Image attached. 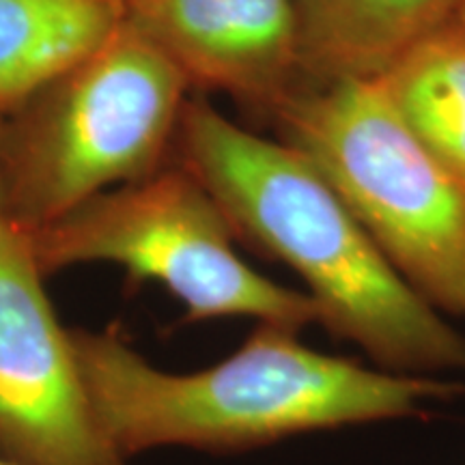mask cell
I'll return each mask as SVG.
<instances>
[{"mask_svg":"<svg viewBox=\"0 0 465 465\" xmlns=\"http://www.w3.org/2000/svg\"><path fill=\"white\" fill-rule=\"evenodd\" d=\"M274 113L284 143L334 185L394 270L465 319V190L407 130L377 80L293 91Z\"/></svg>","mask_w":465,"mask_h":465,"instance_id":"3957f363","label":"cell"},{"mask_svg":"<svg viewBox=\"0 0 465 465\" xmlns=\"http://www.w3.org/2000/svg\"><path fill=\"white\" fill-rule=\"evenodd\" d=\"M182 136L183 168L237 237L306 282L325 330L392 373L465 369V336L394 270L304 153L243 130L205 102L183 108Z\"/></svg>","mask_w":465,"mask_h":465,"instance_id":"7a4b0ae2","label":"cell"},{"mask_svg":"<svg viewBox=\"0 0 465 465\" xmlns=\"http://www.w3.org/2000/svg\"><path fill=\"white\" fill-rule=\"evenodd\" d=\"M5 224V213H3V199H0V226Z\"/></svg>","mask_w":465,"mask_h":465,"instance_id":"7c38bea8","label":"cell"},{"mask_svg":"<svg viewBox=\"0 0 465 465\" xmlns=\"http://www.w3.org/2000/svg\"><path fill=\"white\" fill-rule=\"evenodd\" d=\"M54 84L0 173L5 223L25 231L153 174L190 86L125 20Z\"/></svg>","mask_w":465,"mask_h":465,"instance_id":"5b68a950","label":"cell"},{"mask_svg":"<svg viewBox=\"0 0 465 465\" xmlns=\"http://www.w3.org/2000/svg\"><path fill=\"white\" fill-rule=\"evenodd\" d=\"M25 232L44 276L78 263L121 265L132 281L160 282L182 302L185 323L252 317L298 332L322 323L311 295L270 281L237 254L231 223L188 168L106 190Z\"/></svg>","mask_w":465,"mask_h":465,"instance_id":"277c9868","label":"cell"},{"mask_svg":"<svg viewBox=\"0 0 465 465\" xmlns=\"http://www.w3.org/2000/svg\"><path fill=\"white\" fill-rule=\"evenodd\" d=\"M377 83L407 130L465 190V28L441 26Z\"/></svg>","mask_w":465,"mask_h":465,"instance_id":"30bf717a","label":"cell"},{"mask_svg":"<svg viewBox=\"0 0 465 465\" xmlns=\"http://www.w3.org/2000/svg\"><path fill=\"white\" fill-rule=\"evenodd\" d=\"M102 431L125 459L162 446L231 452L291 435L416 416L463 383L369 369L306 347L298 330L259 323L229 358L166 373L116 330H69Z\"/></svg>","mask_w":465,"mask_h":465,"instance_id":"6da1fadb","label":"cell"},{"mask_svg":"<svg viewBox=\"0 0 465 465\" xmlns=\"http://www.w3.org/2000/svg\"><path fill=\"white\" fill-rule=\"evenodd\" d=\"M302 74L317 84L380 80L407 50L455 22L461 0H293Z\"/></svg>","mask_w":465,"mask_h":465,"instance_id":"ba28073f","label":"cell"},{"mask_svg":"<svg viewBox=\"0 0 465 465\" xmlns=\"http://www.w3.org/2000/svg\"><path fill=\"white\" fill-rule=\"evenodd\" d=\"M455 22L461 28H465V0L459 3V9H457V15H455Z\"/></svg>","mask_w":465,"mask_h":465,"instance_id":"8fae6325","label":"cell"},{"mask_svg":"<svg viewBox=\"0 0 465 465\" xmlns=\"http://www.w3.org/2000/svg\"><path fill=\"white\" fill-rule=\"evenodd\" d=\"M121 22L116 0H0V106L54 84Z\"/></svg>","mask_w":465,"mask_h":465,"instance_id":"9c48e42d","label":"cell"},{"mask_svg":"<svg viewBox=\"0 0 465 465\" xmlns=\"http://www.w3.org/2000/svg\"><path fill=\"white\" fill-rule=\"evenodd\" d=\"M116 3H125V0H116Z\"/></svg>","mask_w":465,"mask_h":465,"instance_id":"5bb4252c","label":"cell"},{"mask_svg":"<svg viewBox=\"0 0 465 465\" xmlns=\"http://www.w3.org/2000/svg\"><path fill=\"white\" fill-rule=\"evenodd\" d=\"M26 232L0 226V455L17 465H127L97 422L69 330Z\"/></svg>","mask_w":465,"mask_h":465,"instance_id":"8992f818","label":"cell"},{"mask_svg":"<svg viewBox=\"0 0 465 465\" xmlns=\"http://www.w3.org/2000/svg\"><path fill=\"white\" fill-rule=\"evenodd\" d=\"M0 465H17V463H14V461H9V459H5L3 455H0Z\"/></svg>","mask_w":465,"mask_h":465,"instance_id":"4fadbf2b","label":"cell"},{"mask_svg":"<svg viewBox=\"0 0 465 465\" xmlns=\"http://www.w3.org/2000/svg\"><path fill=\"white\" fill-rule=\"evenodd\" d=\"M124 20L188 84L272 110L302 74L293 0H125Z\"/></svg>","mask_w":465,"mask_h":465,"instance_id":"52a82bcc","label":"cell"}]
</instances>
